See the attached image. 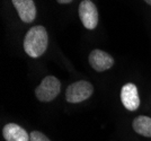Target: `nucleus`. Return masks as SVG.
<instances>
[{"label":"nucleus","instance_id":"nucleus-10","mask_svg":"<svg viewBox=\"0 0 151 141\" xmlns=\"http://www.w3.org/2000/svg\"><path fill=\"white\" fill-rule=\"evenodd\" d=\"M29 137H31L29 141H51L46 135L40 131H33L32 133H29Z\"/></svg>","mask_w":151,"mask_h":141},{"label":"nucleus","instance_id":"nucleus-12","mask_svg":"<svg viewBox=\"0 0 151 141\" xmlns=\"http://www.w3.org/2000/svg\"><path fill=\"white\" fill-rule=\"evenodd\" d=\"M145 1L148 4V5H150V6H151V0H145Z\"/></svg>","mask_w":151,"mask_h":141},{"label":"nucleus","instance_id":"nucleus-3","mask_svg":"<svg viewBox=\"0 0 151 141\" xmlns=\"http://www.w3.org/2000/svg\"><path fill=\"white\" fill-rule=\"evenodd\" d=\"M94 86L89 81L79 80L71 83L65 90V99L68 103H81L93 95Z\"/></svg>","mask_w":151,"mask_h":141},{"label":"nucleus","instance_id":"nucleus-9","mask_svg":"<svg viewBox=\"0 0 151 141\" xmlns=\"http://www.w3.org/2000/svg\"><path fill=\"white\" fill-rule=\"evenodd\" d=\"M133 130L139 135L151 138V117L141 115L133 120Z\"/></svg>","mask_w":151,"mask_h":141},{"label":"nucleus","instance_id":"nucleus-6","mask_svg":"<svg viewBox=\"0 0 151 141\" xmlns=\"http://www.w3.org/2000/svg\"><path fill=\"white\" fill-rule=\"evenodd\" d=\"M89 63L94 70L101 72L111 69L114 65V59L111 54L101 50H93L89 54Z\"/></svg>","mask_w":151,"mask_h":141},{"label":"nucleus","instance_id":"nucleus-11","mask_svg":"<svg viewBox=\"0 0 151 141\" xmlns=\"http://www.w3.org/2000/svg\"><path fill=\"white\" fill-rule=\"evenodd\" d=\"M59 4H62V5H65V4H70V2H72L73 0H57Z\"/></svg>","mask_w":151,"mask_h":141},{"label":"nucleus","instance_id":"nucleus-1","mask_svg":"<svg viewBox=\"0 0 151 141\" xmlns=\"http://www.w3.org/2000/svg\"><path fill=\"white\" fill-rule=\"evenodd\" d=\"M49 45V35L42 25L33 26L26 33L24 50L31 58H40L44 54Z\"/></svg>","mask_w":151,"mask_h":141},{"label":"nucleus","instance_id":"nucleus-7","mask_svg":"<svg viewBox=\"0 0 151 141\" xmlns=\"http://www.w3.org/2000/svg\"><path fill=\"white\" fill-rule=\"evenodd\" d=\"M14 7L18 13L19 18L29 24L36 17V7L33 0H12Z\"/></svg>","mask_w":151,"mask_h":141},{"label":"nucleus","instance_id":"nucleus-8","mask_svg":"<svg viewBox=\"0 0 151 141\" xmlns=\"http://www.w3.org/2000/svg\"><path fill=\"white\" fill-rule=\"evenodd\" d=\"M2 135L6 141H29L31 137L26 130L16 123H8L2 129Z\"/></svg>","mask_w":151,"mask_h":141},{"label":"nucleus","instance_id":"nucleus-5","mask_svg":"<svg viewBox=\"0 0 151 141\" xmlns=\"http://www.w3.org/2000/svg\"><path fill=\"white\" fill-rule=\"evenodd\" d=\"M121 102L126 109L134 112L140 106V97L137 86L133 83H125L121 89Z\"/></svg>","mask_w":151,"mask_h":141},{"label":"nucleus","instance_id":"nucleus-2","mask_svg":"<svg viewBox=\"0 0 151 141\" xmlns=\"http://www.w3.org/2000/svg\"><path fill=\"white\" fill-rule=\"evenodd\" d=\"M61 91V83L54 76L45 77L35 89V95L41 102H51L55 99Z\"/></svg>","mask_w":151,"mask_h":141},{"label":"nucleus","instance_id":"nucleus-4","mask_svg":"<svg viewBox=\"0 0 151 141\" xmlns=\"http://www.w3.org/2000/svg\"><path fill=\"white\" fill-rule=\"evenodd\" d=\"M79 17L82 25L87 29H95L98 24V12L97 7L91 0H82L79 5Z\"/></svg>","mask_w":151,"mask_h":141}]
</instances>
